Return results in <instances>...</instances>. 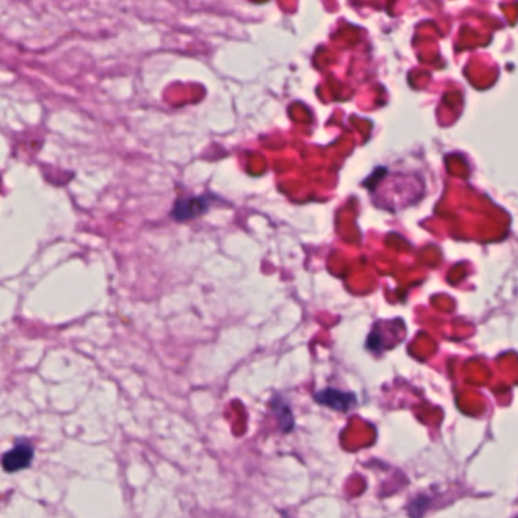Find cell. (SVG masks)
Instances as JSON below:
<instances>
[{
    "instance_id": "obj_1",
    "label": "cell",
    "mask_w": 518,
    "mask_h": 518,
    "mask_svg": "<svg viewBox=\"0 0 518 518\" xmlns=\"http://www.w3.org/2000/svg\"><path fill=\"white\" fill-rule=\"evenodd\" d=\"M210 198L203 196H187L178 199L174 210H172V218L178 222H187L193 218H198L203 213H205L210 207Z\"/></svg>"
},
{
    "instance_id": "obj_2",
    "label": "cell",
    "mask_w": 518,
    "mask_h": 518,
    "mask_svg": "<svg viewBox=\"0 0 518 518\" xmlns=\"http://www.w3.org/2000/svg\"><path fill=\"white\" fill-rule=\"evenodd\" d=\"M34 459V447L27 442H20L12 450L5 453L2 466L6 473H17L27 469Z\"/></svg>"
},
{
    "instance_id": "obj_3",
    "label": "cell",
    "mask_w": 518,
    "mask_h": 518,
    "mask_svg": "<svg viewBox=\"0 0 518 518\" xmlns=\"http://www.w3.org/2000/svg\"><path fill=\"white\" fill-rule=\"evenodd\" d=\"M315 400L324 406H328L335 409V411H341V412H347L356 405L354 394L342 392L339 390H332V387L324 390L321 392H316Z\"/></svg>"
},
{
    "instance_id": "obj_4",
    "label": "cell",
    "mask_w": 518,
    "mask_h": 518,
    "mask_svg": "<svg viewBox=\"0 0 518 518\" xmlns=\"http://www.w3.org/2000/svg\"><path fill=\"white\" fill-rule=\"evenodd\" d=\"M271 407L274 414L278 416V420L283 424V430L289 431L293 429V415L291 412V407L286 405V403L282 398H275L271 401Z\"/></svg>"
}]
</instances>
